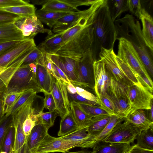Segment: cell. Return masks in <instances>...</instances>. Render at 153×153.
I'll return each mask as SVG.
<instances>
[{"instance_id": "bcb514c9", "label": "cell", "mask_w": 153, "mask_h": 153, "mask_svg": "<svg viewBox=\"0 0 153 153\" xmlns=\"http://www.w3.org/2000/svg\"><path fill=\"white\" fill-rule=\"evenodd\" d=\"M43 54L36 46L26 56L21 66L28 65L32 63H36Z\"/></svg>"}, {"instance_id": "6125c7cd", "label": "cell", "mask_w": 153, "mask_h": 153, "mask_svg": "<svg viewBox=\"0 0 153 153\" xmlns=\"http://www.w3.org/2000/svg\"><path fill=\"white\" fill-rule=\"evenodd\" d=\"M47 0L42 1H34L33 2L35 4H42V5L44 4L47 1Z\"/></svg>"}, {"instance_id": "74e56055", "label": "cell", "mask_w": 153, "mask_h": 153, "mask_svg": "<svg viewBox=\"0 0 153 153\" xmlns=\"http://www.w3.org/2000/svg\"><path fill=\"white\" fill-rule=\"evenodd\" d=\"M59 115L56 109L46 112L41 111L39 113L33 114V117L36 121V124H42L50 128L54 124L56 117Z\"/></svg>"}, {"instance_id": "44dd1931", "label": "cell", "mask_w": 153, "mask_h": 153, "mask_svg": "<svg viewBox=\"0 0 153 153\" xmlns=\"http://www.w3.org/2000/svg\"><path fill=\"white\" fill-rule=\"evenodd\" d=\"M57 61L59 68L68 77L71 83L77 79L78 61L72 59L57 55Z\"/></svg>"}, {"instance_id": "6f0895ef", "label": "cell", "mask_w": 153, "mask_h": 153, "mask_svg": "<svg viewBox=\"0 0 153 153\" xmlns=\"http://www.w3.org/2000/svg\"><path fill=\"white\" fill-rule=\"evenodd\" d=\"M67 90L68 92L71 94L77 93V91L74 85L71 83L67 84Z\"/></svg>"}, {"instance_id": "52a82bcc", "label": "cell", "mask_w": 153, "mask_h": 153, "mask_svg": "<svg viewBox=\"0 0 153 153\" xmlns=\"http://www.w3.org/2000/svg\"><path fill=\"white\" fill-rule=\"evenodd\" d=\"M125 88L131 111L137 109L147 110L150 109L153 103L152 93L133 84L125 85Z\"/></svg>"}, {"instance_id": "b9f144b4", "label": "cell", "mask_w": 153, "mask_h": 153, "mask_svg": "<svg viewBox=\"0 0 153 153\" xmlns=\"http://www.w3.org/2000/svg\"><path fill=\"white\" fill-rule=\"evenodd\" d=\"M78 104L81 108L87 115L92 118L101 115H110L100 106L80 103Z\"/></svg>"}, {"instance_id": "ee69618b", "label": "cell", "mask_w": 153, "mask_h": 153, "mask_svg": "<svg viewBox=\"0 0 153 153\" xmlns=\"http://www.w3.org/2000/svg\"><path fill=\"white\" fill-rule=\"evenodd\" d=\"M99 99L100 100V105L101 107L107 111L110 115H115L114 103L107 93H105L101 95Z\"/></svg>"}, {"instance_id": "c3c4849f", "label": "cell", "mask_w": 153, "mask_h": 153, "mask_svg": "<svg viewBox=\"0 0 153 153\" xmlns=\"http://www.w3.org/2000/svg\"><path fill=\"white\" fill-rule=\"evenodd\" d=\"M20 16L0 10V25L13 23Z\"/></svg>"}, {"instance_id": "db71d44e", "label": "cell", "mask_w": 153, "mask_h": 153, "mask_svg": "<svg viewBox=\"0 0 153 153\" xmlns=\"http://www.w3.org/2000/svg\"><path fill=\"white\" fill-rule=\"evenodd\" d=\"M28 2L22 0H0V8L27 4Z\"/></svg>"}, {"instance_id": "4fadbf2b", "label": "cell", "mask_w": 153, "mask_h": 153, "mask_svg": "<svg viewBox=\"0 0 153 153\" xmlns=\"http://www.w3.org/2000/svg\"><path fill=\"white\" fill-rule=\"evenodd\" d=\"M116 55L113 48H102L99 54V59L104 62L107 70L117 81L125 85L132 84L126 78L120 69L116 60Z\"/></svg>"}, {"instance_id": "30bf717a", "label": "cell", "mask_w": 153, "mask_h": 153, "mask_svg": "<svg viewBox=\"0 0 153 153\" xmlns=\"http://www.w3.org/2000/svg\"><path fill=\"white\" fill-rule=\"evenodd\" d=\"M13 23L20 31L25 40L33 39L38 33H47L48 35L53 33L51 30L44 28L36 15L30 17H20Z\"/></svg>"}, {"instance_id": "5b68a950", "label": "cell", "mask_w": 153, "mask_h": 153, "mask_svg": "<svg viewBox=\"0 0 153 153\" xmlns=\"http://www.w3.org/2000/svg\"><path fill=\"white\" fill-rule=\"evenodd\" d=\"M117 39L119 41L117 56L127 63L138 74L140 81L145 77L151 79L131 44L123 38Z\"/></svg>"}, {"instance_id": "f5cc1de1", "label": "cell", "mask_w": 153, "mask_h": 153, "mask_svg": "<svg viewBox=\"0 0 153 153\" xmlns=\"http://www.w3.org/2000/svg\"><path fill=\"white\" fill-rule=\"evenodd\" d=\"M24 40H15L0 43V56L13 48Z\"/></svg>"}, {"instance_id": "8fae6325", "label": "cell", "mask_w": 153, "mask_h": 153, "mask_svg": "<svg viewBox=\"0 0 153 153\" xmlns=\"http://www.w3.org/2000/svg\"><path fill=\"white\" fill-rule=\"evenodd\" d=\"M51 92L54 99L59 115L62 118L70 111L69 101L67 86L68 84L56 77L52 76Z\"/></svg>"}, {"instance_id": "d6986e66", "label": "cell", "mask_w": 153, "mask_h": 153, "mask_svg": "<svg viewBox=\"0 0 153 153\" xmlns=\"http://www.w3.org/2000/svg\"><path fill=\"white\" fill-rule=\"evenodd\" d=\"M139 19L142 22V32L146 46L153 53V19L144 8H142Z\"/></svg>"}, {"instance_id": "e7e4bbea", "label": "cell", "mask_w": 153, "mask_h": 153, "mask_svg": "<svg viewBox=\"0 0 153 153\" xmlns=\"http://www.w3.org/2000/svg\"><path fill=\"white\" fill-rule=\"evenodd\" d=\"M54 153V152H48V153Z\"/></svg>"}, {"instance_id": "d4e9b609", "label": "cell", "mask_w": 153, "mask_h": 153, "mask_svg": "<svg viewBox=\"0 0 153 153\" xmlns=\"http://www.w3.org/2000/svg\"><path fill=\"white\" fill-rule=\"evenodd\" d=\"M42 10L71 12L78 11L68 0H47L40 9Z\"/></svg>"}, {"instance_id": "9f6ffc18", "label": "cell", "mask_w": 153, "mask_h": 153, "mask_svg": "<svg viewBox=\"0 0 153 153\" xmlns=\"http://www.w3.org/2000/svg\"><path fill=\"white\" fill-rule=\"evenodd\" d=\"M11 153H32L30 150L25 143L19 149L15 151H13Z\"/></svg>"}, {"instance_id": "5bb4252c", "label": "cell", "mask_w": 153, "mask_h": 153, "mask_svg": "<svg viewBox=\"0 0 153 153\" xmlns=\"http://www.w3.org/2000/svg\"><path fill=\"white\" fill-rule=\"evenodd\" d=\"M94 85V90L99 99L101 95L107 93L110 82V74L104 62L99 59L93 64Z\"/></svg>"}, {"instance_id": "1f68e13d", "label": "cell", "mask_w": 153, "mask_h": 153, "mask_svg": "<svg viewBox=\"0 0 153 153\" xmlns=\"http://www.w3.org/2000/svg\"><path fill=\"white\" fill-rule=\"evenodd\" d=\"M115 58L118 67L126 78L133 84L146 89L140 82L139 75L133 69L117 55Z\"/></svg>"}, {"instance_id": "2e32d148", "label": "cell", "mask_w": 153, "mask_h": 153, "mask_svg": "<svg viewBox=\"0 0 153 153\" xmlns=\"http://www.w3.org/2000/svg\"><path fill=\"white\" fill-rule=\"evenodd\" d=\"M32 49L28 50L18 58L0 74V95H2L6 92L8 83L13 75Z\"/></svg>"}, {"instance_id": "277c9868", "label": "cell", "mask_w": 153, "mask_h": 153, "mask_svg": "<svg viewBox=\"0 0 153 153\" xmlns=\"http://www.w3.org/2000/svg\"><path fill=\"white\" fill-rule=\"evenodd\" d=\"M29 89L41 92L37 84L36 75L28 65L20 66L9 82L6 92H21Z\"/></svg>"}, {"instance_id": "8d00e7d4", "label": "cell", "mask_w": 153, "mask_h": 153, "mask_svg": "<svg viewBox=\"0 0 153 153\" xmlns=\"http://www.w3.org/2000/svg\"><path fill=\"white\" fill-rule=\"evenodd\" d=\"M0 10L18 15L21 17H30L35 15L36 8L34 6L28 4L0 8Z\"/></svg>"}, {"instance_id": "7c38bea8", "label": "cell", "mask_w": 153, "mask_h": 153, "mask_svg": "<svg viewBox=\"0 0 153 153\" xmlns=\"http://www.w3.org/2000/svg\"><path fill=\"white\" fill-rule=\"evenodd\" d=\"M33 100L12 115L13 125L15 130V138L13 151H15L21 147L26 142L23 131V123L28 115L34 109L33 107Z\"/></svg>"}, {"instance_id": "ffe728a7", "label": "cell", "mask_w": 153, "mask_h": 153, "mask_svg": "<svg viewBox=\"0 0 153 153\" xmlns=\"http://www.w3.org/2000/svg\"><path fill=\"white\" fill-rule=\"evenodd\" d=\"M63 32L48 35L37 47L43 53L56 54L63 43Z\"/></svg>"}, {"instance_id": "484cf974", "label": "cell", "mask_w": 153, "mask_h": 153, "mask_svg": "<svg viewBox=\"0 0 153 153\" xmlns=\"http://www.w3.org/2000/svg\"><path fill=\"white\" fill-rule=\"evenodd\" d=\"M126 119L116 115H112L108 123L103 131L97 136L90 139L87 148H93L97 143L103 140L117 123L123 122Z\"/></svg>"}, {"instance_id": "7402d4cb", "label": "cell", "mask_w": 153, "mask_h": 153, "mask_svg": "<svg viewBox=\"0 0 153 153\" xmlns=\"http://www.w3.org/2000/svg\"><path fill=\"white\" fill-rule=\"evenodd\" d=\"M141 131L153 128V123L148 118L144 110L137 109L131 111L126 119Z\"/></svg>"}, {"instance_id": "680465c9", "label": "cell", "mask_w": 153, "mask_h": 153, "mask_svg": "<svg viewBox=\"0 0 153 153\" xmlns=\"http://www.w3.org/2000/svg\"><path fill=\"white\" fill-rule=\"evenodd\" d=\"M4 115L3 110V100L2 95H0V120Z\"/></svg>"}, {"instance_id": "681fc988", "label": "cell", "mask_w": 153, "mask_h": 153, "mask_svg": "<svg viewBox=\"0 0 153 153\" xmlns=\"http://www.w3.org/2000/svg\"><path fill=\"white\" fill-rule=\"evenodd\" d=\"M74 86L76 90L77 93L79 95L88 100L95 102L100 105V100L96 96L82 87L76 85Z\"/></svg>"}, {"instance_id": "7a4b0ae2", "label": "cell", "mask_w": 153, "mask_h": 153, "mask_svg": "<svg viewBox=\"0 0 153 153\" xmlns=\"http://www.w3.org/2000/svg\"><path fill=\"white\" fill-rule=\"evenodd\" d=\"M117 38L114 23L111 16L107 0L97 10L93 24V41L90 50L95 60H97L102 48H113Z\"/></svg>"}, {"instance_id": "7bdbcfd3", "label": "cell", "mask_w": 153, "mask_h": 153, "mask_svg": "<svg viewBox=\"0 0 153 153\" xmlns=\"http://www.w3.org/2000/svg\"><path fill=\"white\" fill-rule=\"evenodd\" d=\"M13 125V117L12 115H4L0 120V152L3 140L7 130Z\"/></svg>"}, {"instance_id": "83f0119b", "label": "cell", "mask_w": 153, "mask_h": 153, "mask_svg": "<svg viewBox=\"0 0 153 153\" xmlns=\"http://www.w3.org/2000/svg\"><path fill=\"white\" fill-rule=\"evenodd\" d=\"M111 115H101L92 118L91 123L87 128L90 139L97 136L103 131L108 123Z\"/></svg>"}, {"instance_id": "94428289", "label": "cell", "mask_w": 153, "mask_h": 153, "mask_svg": "<svg viewBox=\"0 0 153 153\" xmlns=\"http://www.w3.org/2000/svg\"><path fill=\"white\" fill-rule=\"evenodd\" d=\"M62 153H93L92 151H90L86 149H82L75 152H66Z\"/></svg>"}, {"instance_id": "f35d334b", "label": "cell", "mask_w": 153, "mask_h": 153, "mask_svg": "<svg viewBox=\"0 0 153 153\" xmlns=\"http://www.w3.org/2000/svg\"><path fill=\"white\" fill-rule=\"evenodd\" d=\"M136 139L137 146L145 149L153 150V128L141 131Z\"/></svg>"}, {"instance_id": "836d02e7", "label": "cell", "mask_w": 153, "mask_h": 153, "mask_svg": "<svg viewBox=\"0 0 153 153\" xmlns=\"http://www.w3.org/2000/svg\"><path fill=\"white\" fill-rule=\"evenodd\" d=\"M109 96L114 104V114L122 118H126L131 111L128 99L122 97Z\"/></svg>"}, {"instance_id": "8992f818", "label": "cell", "mask_w": 153, "mask_h": 153, "mask_svg": "<svg viewBox=\"0 0 153 153\" xmlns=\"http://www.w3.org/2000/svg\"><path fill=\"white\" fill-rule=\"evenodd\" d=\"M140 133L139 130L125 120L117 123L102 142L105 143H133Z\"/></svg>"}, {"instance_id": "3957f363", "label": "cell", "mask_w": 153, "mask_h": 153, "mask_svg": "<svg viewBox=\"0 0 153 153\" xmlns=\"http://www.w3.org/2000/svg\"><path fill=\"white\" fill-rule=\"evenodd\" d=\"M94 20L63 42L56 54L78 61L90 50L93 41Z\"/></svg>"}, {"instance_id": "9c48e42d", "label": "cell", "mask_w": 153, "mask_h": 153, "mask_svg": "<svg viewBox=\"0 0 153 153\" xmlns=\"http://www.w3.org/2000/svg\"><path fill=\"white\" fill-rule=\"evenodd\" d=\"M76 147L82 148L81 143L65 140L62 137H54L48 133L32 153H62Z\"/></svg>"}, {"instance_id": "11a10c76", "label": "cell", "mask_w": 153, "mask_h": 153, "mask_svg": "<svg viewBox=\"0 0 153 153\" xmlns=\"http://www.w3.org/2000/svg\"><path fill=\"white\" fill-rule=\"evenodd\" d=\"M131 153H153V150H149L141 148L136 144L132 146L129 151Z\"/></svg>"}, {"instance_id": "ba28073f", "label": "cell", "mask_w": 153, "mask_h": 153, "mask_svg": "<svg viewBox=\"0 0 153 153\" xmlns=\"http://www.w3.org/2000/svg\"><path fill=\"white\" fill-rule=\"evenodd\" d=\"M94 61L90 50L78 61V77L75 82L72 83L74 85L94 90L93 64Z\"/></svg>"}, {"instance_id": "f6af8a7d", "label": "cell", "mask_w": 153, "mask_h": 153, "mask_svg": "<svg viewBox=\"0 0 153 153\" xmlns=\"http://www.w3.org/2000/svg\"><path fill=\"white\" fill-rule=\"evenodd\" d=\"M34 113V109L28 115L23 124V131L25 136L26 141L31 131L36 125L33 116Z\"/></svg>"}, {"instance_id": "4316f807", "label": "cell", "mask_w": 153, "mask_h": 153, "mask_svg": "<svg viewBox=\"0 0 153 153\" xmlns=\"http://www.w3.org/2000/svg\"><path fill=\"white\" fill-rule=\"evenodd\" d=\"M25 40L20 31L13 23L0 25V43Z\"/></svg>"}, {"instance_id": "d590c367", "label": "cell", "mask_w": 153, "mask_h": 153, "mask_svg": "<svg viewBox=\"0 0 153 153\" xmlns=\"http://www.w3.org/2000/svg\"><path fill=\"white\" fill-rule=\"evenodd\" d=\"M127 0H107L110 13L114 21L120 18L123 13L128 10Z\"/></svg>"}, {"instance_id": "f546056e", "label": "cell", "mask_w": 153, "mask_h": 153, "mask_svg": "<svg viewBox=\"0 0 153 153\" xmlns=\"http://www.w3.org/2000/svg\"><path fill=\"white\" fill-rule=\"evenodd\" d=\"M37 92L33 89L25 91L16 102L4 115H13L32 100H34Z\"/></svg>"}, {"instance_id": "816d5d0a", "label": "cell", "mask_w": 153, "mask_h": 153, "mask_svg": "<svg viewBox=\"0 0 153 153\" xmlns=\"http://www.w3.org/2000/svg\"><path fill=\"white\" fill-rule=\"evenodd\" d=\"M45 97L44 99V108L51 111L56 109V104L51 93H44Z\"/></svg>"}, {"instance_id": "e575fe53", "label": "cell", "mask_w": 153, "mask_h": 153, "mask_svg": "<svg viewBox=\"0 0 153 153\" xmlns=\"http://www.w3.org/2000/svg\"><path fill=\"white\" fill-rule=\"evenodd\" d=\"M87 127H79L70 134L62 137L65 140L80 142L82 148H87L90 139L87 132Z\"/></svg>"}, {"instance_id": "60d3db41", "label": "cell", "mask_w": 153, "mask_h": 153, "mask_svg": "<svg viewBox=\"0 0 153 153\" xmlns=\"http://www.w3.org/2000/svg\"><path fill=\"white\" fill-rule=\"evenodd\" d=\"M24 91L21 92H6L2 95L3 112L4 115Z\"/></svg>"}, {"instance_id": "9a60e30c", "label": "cell", "mask_w": 153, "mask_h": 153, "mask_svg": "<svg viewBox=\"0 0 153 153\" xmlns=\"http://www.w3.org/2000/svg\"><path fill=\"white\" fill-rule=\"evenodd\" d=\"M36 46L33 39L25 40L0 56V74L18 58Z\"/></svg>"}, {"instance_id": "6da1fadb", "label": "cell", "mask_w": 153, "mask_h": 153, "mask_svg": "<svg viewBox=\"0 0 153 153\" xmlns=\"http://www.w3.org/2000/svg\"><path fill=\"white\" fill-rule=\"evenodd\" d=\"M117 39L123 38L130 42L138 53L149 75L153 76V53L146 46L140 23L129 14L114 21Z\"/></svg>"}, {"instance_id": "d6a6232c", "label": "cell", "mask_w": 153, "mask_h": 153, "mask_svg": "<svg viewBox=\"0 0 153 153\" xmlns=\"http://www.w3.org/2000/svg\"><path fill=\"white\" fill-rule=\"evenodd\" d=\"M75 120L79 127H88L93 118L87 115L75 102L70 103V109Z\"/></svg>"}, {"instance_id": "ab89813d", "label": "cell", "mask_w": 153, "mask_h": 153, "mask_svg": "<svg viewBox=\"0 0 153 153\" xmlns=\"http://www.w3.org/2000/svg\"><path fill=\"white\" fill-rule=\"evenodd\" d=\"M15 130L13 125L7 130L5 134L1 152L11 153L14 144Z\"/></svg>"}, {"instance_id": "e0dca14e", "label": "cell", "mask_w": 153, "mask_h": 153, "mask_svg": "<svg viewBox=\"0 0 153 153\" xmlns=\"http://www.w3.org/2000/svg\"><path fill=\"white\" fill-rule=\"evenodd\" d=\"M45 54L36 63L37 69L36 80L41 92L51 93L52 87V76L48 72L44 65Z\"/></svg>"}, {"instance_id": "91938a15", "label": "cell", "mask_w": 153, "mask_h": 153, "mask_svg": "<svg viewBox=\"0 0 153 153\" xmlns=\"http://www.w3.org/2000/svg\"><path fill=\"white\" fill-rule=\"evenodd\" d=\"M148 111H149V115H147L148 118L151 122L153 123V103L152 104L150 109Z\"/></svg>"}, {"instance_id": "be15d7a7", "label": "cell", "mask_w": 153, "mask_h": 153, "mask_svg": "<svg viewBox=\"0 0 153 153\" xmlns=\"http://www.w3.org/2000/svg\"><path fill=\"white\" fill-rule=\"evenodd\" d=\"M125 153H131L129 151L126 152H125Z\"/></svg>"}, {"instance_id": "f907efd6", "label": "cell", "mask_w": 153, "mask_h": 153, "mask_svg": "<svg viewBox=\"0 0 153 153\" xmlns=\"http://www.w3.org/2000/svg\"><path fill=\"white\" fill-rule=\"evenodd\" d=\"M68 99L70 103L71 102H74L78 103L100 106V105L97 103L89 101L84 98L80 96L77 93L75 94H71L68 92Z\"/></svg>"}, {"instance_id": "4dcf8cb0", "label": "cell", "mask_w": 153, "mask_h": 153, "mask_svg": "<svg viewBox=\"0 0 153 153\" xmlns=\"http://www.w3.org/2000/svg\"><path fill=\"white\" fill-rule=\"evenodd\" d=\"M61 118L58 133V136L60 137L68 134L79 128L70 110Z\"/></svg>"}, {"instance_id": "ac0fdd59", "label": "cell", "mask_w": 153, "mask_h": 153, "mask_svg": "<svg viewBox=\"0 0 153 153\" xmlns=\"http://www.w3.org/2000/svg\"><path fill=\"white\" fill-rule=\"evenodd\" d=\"M88 10L73 12L60 18L52 28L53 33L63 32L75 25L87 13Z\"/></svg>"}, {"instance_id": "f1b7e54d", "label": "cell", "mask_w": 153, "mask_h": 153, "mask_svg": "<svg viewBox=\"0 0 153 153\" xmlns=\"http://www.w3.org/2000/svg\"><path fill=\"white\" fill-rule=\"evenodd\" d=\"M72 12H63L45 11L40 9L36 11L35 15L42 23L45 24L52 28L59 19L65 15Z\"/></svg>"}, {"instance_id": "603a6c76", "label": "cell", "mask_w": 153, "mask_h": 153, "mask_svg": "<svg viewBox=\"0 0 153 153\" xmlns=\"http://www.w3.org/2000/svg\"><path fill=\"white\" fill-rule=\"evenodd\" d=\"M131 147L130 144L123 143H105L102 141L97 143L93 148V153H125Z\"/></svg>"}, {"instance_id": "7dc6e473", "label": "cell", "mask_w": 153, "mask_h": 153, "mask_svg": "<svg viewBox=\"0 0 153 153\" xmlns=\"http://www.w3.org/2000/svg\"><path fill=\"white\" fill-rule=\"evenodd\" d=\"M128 10L138 18L140 16L142 8L140 0H127Z\"/></svg>"}, {"instance_id": "cb8c5ba5", "label": "cell", "mask_w": 153, "mask_h": 153, "mask_svg": "<svg viewBox=\"0 0 153 153\" xmlns=\"http://www.w3.org/2000/svg\"><path fill=\"white\" fill-rule=\"evenodd\" d=\"M49 128L45 125L39 124L32 129L25 142L32 153L48 133Z\"/></svg>"}]
</instances>
